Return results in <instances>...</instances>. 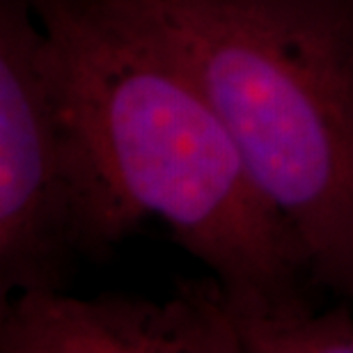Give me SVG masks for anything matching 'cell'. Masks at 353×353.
<instances>
[{
    "label": "cell",
    "instance_id": "3957f363",
    "mask_svg": "<svg viewBox=\"0 0 353 353\" xmlns=\"http://www.w3.org/2000/svg\"><path fill=\"white\" fill-rule=\"evenodd\" d=\"M138 225L108 186L62 90L30 0H0V303L58 292Z\"/></svg>",
    "mask_w": 353,
    "mask_h": 353
},
{
    "label": "cell",
    "instance_id": "5b68a950",
    "mask_svg": "<svg viewBox=\"0 0 353 353\" xmlns=\"http://www.w3.org/2000/svg\"><path fill=\"white\" fill-rule=\"evenodd\" d=\"M221 299L239 353H353V303L319 310L312 299H245L223 285Z\"/></svg>",
    "mask_w": 353,
    "mask_h": 353
},
{
    "label": "cell",
    "instance_id": "6da1fadb",
    "mask_svg": "<svg viewBox=\"0 0 353 353\" xmlns=\"http://www.w3.org/2000/svg\"><path fill=\"white\" fill-rule=\"evenodd\" d=\"M62 90L133 223L159 218L230 294L310 301L301 241L239 154L223 117L136 0H30Z\"/></svg>",
    "mask_w": 353,
    "mask_h": 353
},
{
    "label": "cell",
    "instance_id": "7a4b0ae2",
    "mask_svg": "<svg viewBox=\"0 0 353 353\" xmlns=\"http://www.w3.org/2000/svg\"><path fill=\"white\" fill-rule=\"evenodd\" d=\"M223 117L245 168L353 303V0H136Z\"/></svg>",
    "mask_w": 353,
    "mask_h": 353
},
{
    "label": "cell",
    "instance_id": "277c9868",
    "mask_svg": "<svg viewBox=\"0 0 353 353\" xmlns=\"http://www.w3.org/2000/svg\"><path fill=\"white\" fill-rule=\"evenodd\" d=\"M0 353H239L214 275L165 301L21 292L0 303Z\"/></svg>",
    "mask_w": 353,
    "mask_h": 353
}]
</instances>
